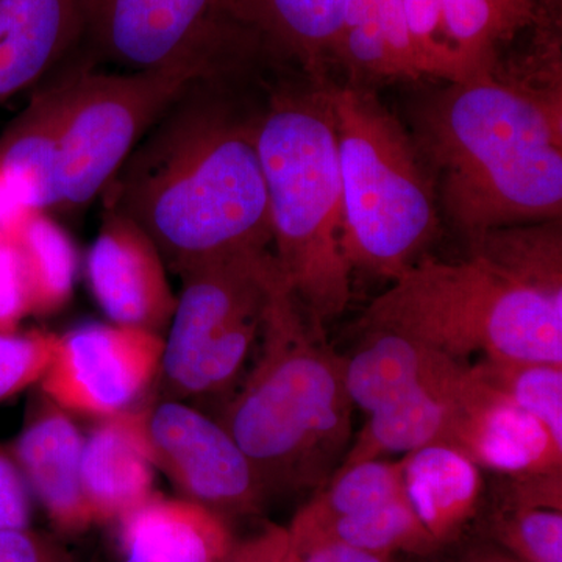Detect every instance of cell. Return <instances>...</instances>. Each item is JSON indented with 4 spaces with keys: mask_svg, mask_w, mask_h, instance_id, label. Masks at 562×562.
Returning <instances> with one entry per match:
<instances>
[{
    "mask_svg": "<svg viewBox=\"0 0 562 562\" xmlns=\"http://www.w3.org/2000/svg\"><path fill=\"white\" fill-rule=\"evenodd\" d=\"M254 79H195L132 150L101 198L150 236L180 276L211 258L271 249L268 190L257 147Z\"/></svg>",
    "mask_w": 562,
    "mask_h": 562,
    "instance_id": "cell-1",
    "label": "cell"
},
{
    "mask_svg": "<svg viewBox=\"0 0 562 562\" xmlns=\"http://www.w3.org/2000/svg\"><path fill=\"white\" fill-rule=\"evenodd\" d=\"M436 198L469 246L486 233L562 216L561 65L449 83L413 114Z\"/></svg>",
    "mask_w": 562,
    "mask_h": 562,
    "instance_id": "cell-2",
    "label": "cell"
},
{
    "mask_svg": "<svg viewBox=\"0 0 562 562\" xmlns=\"http://www.w3.org/2000/svg\"><path fill=\"white\" fill-rule=\"evenodd\" d=\"M353 408L346 358L284 281L266 314L257 362L221 424L269 497L328 483L349 450Z\"/></svg>",
    "mask_w": 562,
    "mask_h": 562,
    "instance_id": "cell-3",
    "label": "cell"
},
{
    "mask_svg": "<svg viewBox=\"0 0 562 562\" xmlns=\"http://www.w3.org/2000/svg\"><path fill=\"white\" fill-rule=\"evenodd\" d=\"M328 81H277L261 102L257 132L272 254L288 288L322 328L349 305L353 272L342 247V183Z\"/></svg>",
    "mask_w": 562,
    "mask_h": 562,
    "instance_id": "cell-4",
    "label": "cell"
},
{
    "mask_svg": "<svg viewBox=\"0 0 562 562\" xmlns=\"http://www.w3.org/2000/svg\"><path fill=\"white\" fill-rule=\"evenodd\" d=\"M358 328L402 333L462 362L479 353L562 364V297L473 255L414 262L369 305Z\"/></svg>",
    "mask_w": 562,
    "mask_h": 562,
    "instance_id": "cell-5",
    "label": "cell"
},
{
    "mask_svg": "<svg viewBox=\"0 0 562 562\" xmlns=\"http://www.w3.org/2000/svg\"><path fill=\"white\" fill-rule=\"evenodd\" d=\"M341 171L342 247L351 271L394 281L439 231L435 184L413 136L373 88L327 85Z\"/></svg>",
    "mask_w": 562,
    "mask_h": 562,
    "instance_id": "cell-6",
    "label": "cell"
},
{
    "mask_svg": "<svg viewBox=\"0 0 562 562\" xmlns=\"http://www.w3.org/2000/svg\"><path fill=\"white\" fill-rule=\"evenodd\" d=\"M179 277L181 291L158 375L162 398L224 394L260 341L283 276L272 250L265 249L211 258Z\"/></svg>",
    "mask_w": 562,
    "mask_h": 562,
    "instance_id": "cell-7",
    "label": "cell"
},
{
    "mask_svg": "<svg viewBox=\"0 0 562 562\" xmlns=\"http://www.w3.org/2000/svg\"><path fill=\"white\" fill-rule=\"evenodd\" d=\"M79 58L192 79H246L272 66L235 0H94Z\"/></svg>",
    "mask_w": 562,
    "mask_h": 562,
    "instance_id": "cell-8",
    "label": "cell"
},
{
    "mask_svg": "<svg viewBox=\"0 0 562 562\" xmlns=\"http://www.w3.org/2000/svg\"><path fill=\"white\" fill-rule=\"evenodd\" d=\"M52 80L60 90L52 214H76L101 198L162 111L195 79L181 70L99 72L69 61Z\"/></svg>",
    "mask_w": 562,
    "mask_h": 562,
    "instance_id": "cell-9",
    "label": "cell"
},
{
    "mask_svg": "<svg viewBox=\"0 0 562 562\" xmlns=\"http://www.w3.org/2000/svg\"><path fill=\"white\" fill-rule=\"evenodd\" d=\"M165 336L87 322L58 339L38 387L69 414L106 419L138 406L160 375Z\"/></svg>",
    "mask_w": 562,
    "mask_h": 562,
    "instance_id": "cell-10",
    "label": "cell"
},
{
    "mask_svg": "<svg viewBox=\"0 0 562 562\" xmlns=\"http://www.w3.org/2000/svg\"><path fill=\"white\" fill-rule=\"evenodd\" d=\"M146 432L155 469L168 476L180 498L225 519L260 513L268 495L220 420L187 402L162 398L147 408Z\"/></svg>",
    "mask_w": 562,
    "mask_h": 562,
    "instance_id": "cell-11",
    "label": "cell"
},
{
    "mask_svg": "<svg viewBox=\"0 0 562 562\" xmlns=\"http://www.w3.org/2000/svg\"><path fill=\"white\" fill-rule=\"evenodd\" d=\"M88 286L113 324L162 335L177 306L168 268L150 236L120 211L103 210L87 255Z\"/></svg>",
    "mask_w": 562,
    "mask_h": 562,
    "instance_id": "cell-12",
    "label": "cell"
},
{
    "mask_svg": "<svg viewBox=\"0 0 562 562\" xmlns=\"http://www.w3.org/2000/svg\"><path fill=\"white\" fill-rule=\"evenodd\" d=\"M442 443L501 475L562 471V446L550 431L482 382L472 366Z\"/></svg>",
    "mask_w": 562,
    "mask_h": 562,
    "instance_id": "cell-13",
    "label": "cell"
},
{
    "mask_svg": "<svg viewBox=\"0 0 562 562\" xmlns=\"http://www.w3.org/2000/svg\"><path fill=\"white\" fill-rule=\"evenodd\" d=\"M83 439L70 414L38 390L24 427L7 447L32 498L43 506L55 528L69 535L94 525L81 490Z\"/></svg>",
    "mask_w": 562,
    "mask_h": 562,
    "instance_id": "cell-14",
    "label": "cell"
},
{
    "mask_svg": "<svg viewBox=\"0 0 562 562\" xmlns=\"http://www.w3.org/2000/svg\"><path fill=\"white\" fill-rule=\"evenodd\" d=\"M94 0H0V106L54 79L79 52Z\"/></svg>",
    "mask_w": 562,
    "mask_h": 562,
    "instance_id": "cell-15",
    "label": "cell"
},
{
    "mask_svg": "<svg viewBox=\"0 0 562 562\" xmlns=\"http://www.w3.org/2000/svg\"><path fill=\"white\" fill-rule=\"evenodd\" d=\"M420 77L465 83L498 63L497 22L487 0H403Z\"/></svg>",
    "mask_w": 562,
    "mask_h": 562,
    "instance_id": "cell-16",
    "label": "cell"
},
{
    "mask_svg": "<svg viewBox=\"0 0 562 562\" xmlns=\"http://www.w3.org/2000/svg\"><path fill=\"white\" fill-rule=\"evenodd\" d=\"M147 408L138 405L106 417L83 439L81 490L94 524L124 519L155 495Z\"/></svg>",
    "mask_w": 562,
    "mask_h": 562,
    "instance_id": "cell-17",
    "label": "cell"
},
{
    "mask_svg": "<svg viewBox=\"0 0 562 562\" xmlns=\"http://www.w3.org/2000/svg\"><path fill=\"white\" fill-rule=\"evenodd\" d=\"M122 524L124 562H228L235 549L221 514L155 494Z\"/></svg>",
    "mask_w": 562,
    "mask_h": 562,
    "instance_id": "cell-18",
    "label": "cell"
},
{
    "mask_svg": "<svg viewBox=\"0 0 562 562\" xmlns=\"http://www.w3.org/2000/svg\"><path fill=\"white\" fill-rule=\"evenodd\" d=\"M362 333L360 347L346 358V384L353 405L368 414L468 366L402 333Z\"/></svg>",
    "mask_w": 562,
    "mask_h": 562,
    "instance_id": "cell-19",
    "label": "cell"
},
{
    "mask_svg": "<svg viewBox=\"0 0 562 562\" xmlns=\"http://www.w3.org/2000/svg\"><path fill=\"white\" fill-rule=\"evenodd\" d=\"M347 0H235L239 20L250 29L277 66L294 63L313 83H327L331 47Z\"/></svg>",
    "mask_w": 562,
    "mask_h": 562,
    "instance_id": "cell-20",
    "label": "cell"
},
{
    "mask_svg": "<svg viewBox=\"0 0 562 562\" xmlns=\"http://www.w3.org/2000/svg\"><path fill=\"white\" fill-rule=\"evenodd\" d=\"M402 479L403 494L439 546L454 541L482 503V469L447 443L406 453Z\"/></svg>",
    "mask_w": 562,
    "mask_h": 562,
    "instance_id": "cell-21",
    "label": "cell"
},
{
    "mask_svg": "<svg viewBox=\"0 0 562 562\" xmlns=\"http://www.w3.org/2000/svg\"><path fill=\"white\" fill-rule=\"evenodd\" d=\"M469 368L468 364L452 376L422 386L369 414L335 473L358 462L382 460L390 454H406L430 443H442Z\"/></svg>",
    "mask_w": 562,
    "mask_h": 562,
    "instance_id": "cell-22",
    "label": "cell"
},
{
    "mask_svg": "<svg viewBox=\"0 0 562 562\" xmlns=\"http://www.w3.org/2000/svg\"><path fill=\"white\" fill-rule=\"evenodd\" d=\"M20 244L29 290L32 316L57 314L72 299L79 273L76 244L49 213L32 211L14 227Z\"/></svg>",
    "mask_w": 562,
    "mask_h": 562,
    "instance_id": "cell-23",
    "label": "cell"
},
{
    "mask_svg": "<svg viewBox=\"0 0 562 562\" xmlns=\"http://www.w3.org/2000/svg\"><path fill=\"white\" fill-rule=\"evenodd\" d=\"M469 249L525 286L562 297L561 220L497 228Z\"/></svg>",
    "mask_w": 562,
    "mask_h": 562,
    "instance_id": "cell-24",
    "label": "cell"
},
{
    "mask_svg": "<svg viewBox=\"0 0 562 562\" xmlns=\"http://www.w3.org/2000/svg\"><path fill=\"white\" fill-rule=\"evenodd\" d=\"M403 495L402 460L358 462L335 473L312 502L295 514L291 536L314 535L344 517L375 508Z\"/></svg>",
    "mask_w": 562,
    "mask_h": 562,
    "instance_id": "cell-25",
    "label": "cell"
},
{
    "mask_svg": "<svg viewBox=\"0 0 562 562\" xmlns=\"http://www.w3.org/2000/svg\"><path fill=\"white\" fill-rule=\"evenodd\" d=\"M316 536L333 538L383 558H391V554L398 552L430 554L441 547L420 522L405 494L368 512L336 520L314 535H290V538L306 539Z\"/></svg>",
    "mask_w": 562,
    "mask_h": 562,
    "instance_id": "cell-26",
    "label": "cell"
},
{
    "mask_svg": "<svg viewBox=\"0 0 562 562\" xmlns=\"http://www.w3.org/2000/svg\"><path fill=\"white\" fill-rule=\"evenodd\" d=\"M472 369L487 386L541 422L562 446V364L482 358Z\"/></svg>",
    "mask_w": 562,
    "mask_h": 562,
    "instance_id": "cell-27",
    "label": "cell"
},
{
    "mask_svg": "<svg viewBox=\"0 0 562 562\" xmlns=\"http://www.w3.org/2000/svg\"><path fill=\"white\" fill-rule=\"evenodd\" d=\"M331 65L347 74V83L372 88L401 80L376 20L373 0H347L341 27L331 47Z\"/></svg>",
    "mask_w": 562,
    "mask_h": 562,
    "instance_id": "cell-28",
    "label": "cell"
},
{
    "mask_svg": "<svg viewBox=\"0 0 562 562\" xmlns=\"http://www.w3.org/2000/svg\"><path fill=\"white\" fill-rule=\"evenodd\" d=\"M495 539L522 562H562V509L547 506H501Z\"/></svg>",
    "mask_w": 562,
    "mask_h": 562,
    "instance_id": "cell-29",
    "label": "cell"
},
{
    "mask_svg": "<svg viewBox=\"0 0 562 562\" xmlns=\"http://www.w3.org/2000/svg\"><path fill=\"white\" fill-rule=\"evenodd\" d=\"M60 335L46 330L0 333V403L38 386Z\"/></svg>",
    "mask_w": 562,
    "mask_h": 562,
    "instance_id": "cell-30",
    "label": "cell"
},
{
    "mask_svg": "<svg viewBox=\"0 0 562 562\" xmlns=\"http://www.w3.org/2000/svg\"><path fill=\"white\" fill-rule=\"evenodd\" d=\"M32 316L31 290L14 228L0 231V333L18 331Z\"/></svg>",
    "mask_w": 562,
    "mask_h": 562,
    "instance_id": "cell-31",
    "label": "cell"
},
{
    "mask_svg": "<svg viewBox=\"0 0 562 562\" xmlns=\"http://www.w3.org/2000/svg\"><path fill=\"white\" fill-rule=\"evenodd\" d=\"M376 20L401 80L422 79L414 58L403 0H373Z\"/></svg>",
    "mask_w": 562,
    "mask_h": 562,
    "instance_id": "cell-32",
    "label": "cell"
},
{
    "mask_svg": "<svg viewBox=\"0 0 562 562\" xmlns=\"http://www.w3.org/2000/svg\"><path fill=\"white\" fill-rule=\"evenodd\" d=\"M32 495L7 447L0 443V530L29 528Z\"/></svg>",
    "mask_w": 562,
    "mask_h": 562,
    "instance_id": "cell-33",
    "label": "cell"
},
{
    "mask_svg": "<svg viewBox=\"0 0 562 562\" xmlns=\"http://www.w3.org/2000/svg\"><path fill=\"white\" fill-rule=\"evenodd\" d=\"M0 562H76L61 547L31 528L0 530Z\"/></svg>",
    "mask_w": 562,
    "mask_h": 562,
    "instance_id": "cell-34",
    "label": "cell"
},
{
    "mask_svg": "<svg viewBox=\"0 0 562 562\" xmlns=\"http://www.w3.org/2000/svg\"><path fill=\"white\" fill-rule=\"evenodd\" d=\"M291 547L297 562H390V558L364 552L325 536L291 539Z\"/></svg>",
    "mask_w": 562,
    "mask_h": 562,
    "instance_id": "cell-35",
    "label": "cell"
},
{
    "mask_svg": "<svg viewBox=\"0 0 562 562\" xmlns=\"http://www.w3.org/2000/svg\"><path fill=\"white\" fill-rule=\"evenodd\" d=\"M290 547L288 528L268 525L247 541L236 542L228 562H284Z\"/></svg>",
    "mask_w": 562,
    "mask_h": 562,
    "instance_id": "cell-36",
    "label": "cell"
},
{
    "mask_svg": "<svg viewBox=\"0 0 562 562\" xmlns=\"http://www.w3.org/2000/svg\"><path fill=\"white\" fill-rule=\"evenodd\" d=\"M502 43L516 38L520 32L531 29L541 16L543 7L538 0H487Z\"/></svg>",
    "mask_w": 562,
    "mask_h": 562,
    "instance_id": "cell-37",
    "label": "cell"
},
{
    "mask_svg": "<svg viewBox=\"0 0 562 562\" xmlns=\"http://www.w3.org/2000/svg\"><path fill=\"white\" fill-rule=\"evenodd\" d=\"M462 562H522L516 560L509 553L498 552V550L480 549L469 553Z\"/></svg>",
    "mask_w": 562,
    "mask_h": 562,
    "instance_id": "cell-38",
    "label": "cell"
},
{
    "mask_svg": "<svg viewBox=\"0 0 562 562\" xmlns=\"http://www.w3.org/2000/svg\"><path fill=\"white\" fill-rule=\"evenodd\" d=\"M539 5L547 10L560 11L561 0H538Z\"/></svg>",
    "mask_w": 562,
    "mask_h": 562,
    "instance_id": "cell-39",
    "label": "cell"
},
{
    "mask_svg": "<svg viewBox=\"0 0 562 562\" xmlns=\"http://www.w3.org/2000/svg\"><path fill=\"white\" fill-rule=\"evenodd\" d=\"M284 562H297L295 561L294 552H292V547H290V552H288V557L286 560H284Z\"/></svg>",
    "mask_w": 562,
    "mask_h": 562,
    "instance_id": "cell-40",
    "label": "cell"
}]
</instances>
